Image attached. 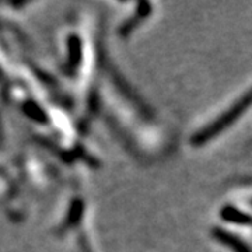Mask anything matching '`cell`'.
Listing matches in <instances>:
<instances>
[{"label": "cell", "mask_w": 252, "mask_h": 252, "mask_svg": "<svg viewBox=\"0 0 252 252\" xmlns=\"http://www.w3.org/2000/svg\"><path fill=\"white\" fill-rule=\"evenodd\" d=\"M221 217L225 221H231V223H237V224L247 225L250 223V217L244 215L238 209H235L234 206H225L221 210Z\"/></svg>", "instance_id": "cell-3"}, {"label": "cell", "mask_w": 252, "mask_h": 252, "mask_svg": "<svg viewBox=\"0 0 252 252\" xmlns=\"http://www.w3.org/2000/svg\"><path fill=\"white\" fill-rule=\"evenodd\" d=\"M215 237H216L217 240H220L221 243H224L225 245H230L235 252H250V250L247 248V245L241 240L233 237V234H228L227 231L215 230Z\"/></svg>", "instance_id": "cell-2"}, {"label": "cell", "mask_w": 252, "mask_h": 252, "mask_svg": "<svg viewBox=\"0 0 252 252\" xmlns=\"http://www.w3.org/2000/svg\"><path fill=\"white\" fill-rule=\"evenodd\" d=\"M245 104H248V97L244 99L241 104H237L233 111H228L230 114H225V115H223L221 119H220V122L215 121V122H213V125H210L207 129H205V130L198 136V142H205V140H207V139H210L212 136H215V133H217L219 130H221V129H224L227 125H230V122H233L235 118L240 115V107H243V105H245Z\"/></svg>", "instance_id": "cell-1"}]
</instances>
